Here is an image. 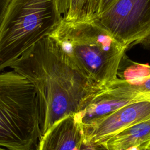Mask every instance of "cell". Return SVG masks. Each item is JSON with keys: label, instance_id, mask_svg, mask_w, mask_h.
Wrapping results in <instances>:
<instances>
[{"label": "cell", "instance_id": "6da1fadb", "mask_svg": "<svg viewBox=\"0 0 150 150\" xmlns=\"http://www.w3.org/2000/svg\"><path fill=\"white\" fill-rule=\"evenodd\" d=\"M10 67L26 78L36 90L42 135L59 120L77 113L105 88L86 76L50 36L33 45Z\"/></svg>", "mask_w": 150, "mask_h": 150}, {"label": "cell", "instance_id": "7a4b0ae2", "mask_svg": "<svg viewBox=\"0 0 150 150\" xmlns=\"http://www.w3.org/2000/svg\"><path fill=\"white\" fill-rule=\"evenodd\" d=\"M49 36L96 83L106 87L117 79L118 67L127 49L93 20L70 22L62 19Z\"/></svg>", "mask_w": 150, "mask_h": 150}, {"label": "cell", "instance_id": "3957f363", "mask_svg": "<svg viewBox=\"0 0 150 150\" xmlns=\"http://www.w3.org/2000/svg\"><path fill=\"white\" fill-rule=\"evenodd\" d=\"M41 137L33 86L14 70L0 72V146L38 150Z\"/></svg>", "mask_w": 150, "mask_h": 150}, {"label": "cell", "instance_id": "277c9868", "mask_svg": "<svg viewBox=\"0 0 150 150\" xmlns=\"http://www.w3.org/2000/svg\"><path fill=\"white\" fill-rule=\"evenodd\" d=\"M63 19L60 0H11L0 25V72Z\"/></svg>", "mask_w": 150, "mask_h": 150}, {"label": "cell", "instance_id": "5b68a950", "mask_svg": "<svg viewBox=\"0 0 150 150\" xmlns=\"http://www.w3.org/2000/svg\"><path fill=\"white\" fill-rule=\"evenodd\" d=\"M93 20L127 49L150 34V0H116Z\"/></svg>", "mask_w": 150, "mask_h": 150}, {"label": "cell", "instance_id": "8992f818", "mask_svg": "<svg viewBox=\"0 0 150 150\" xmlns=\"http://www.w3.org/2000/svg\"><path fill=\"white\" fill-rule=\"evenodd\" d=\"M149 119L150 100L135 101L104 118L81 125L83 141L103 143L127 128Z\"/></svg>", "mask_w": 150, "mask_h": 150}, {"label": "cell", "instance_id": "52a82bcc", "mask_svg": "<svg viewBox=\"0 0 150 150\" xmlns=\"http://www.w3.org/2000/svg\"><path fill=\"white\" fill-rule=\"evenodd\" d=\"M83 140L81 125L74 114L62 118L42 135L38 150H79Z\"/></svg>", "mask_w": 150, "mask_h": 150}, {"label": "cell", "instance_id": "ba28073f", "mask_svg": "<svg viewBox=\"0 0 150 150\" xmlns=\"http://www.w3.org/2000/svg\"><path fill=\"white\" fill-rule=\"evenodd\" d=\"M137 101L119 95L106 87L94 96L76 114L75 119L81 125H87L104 118L121 107Z\"/></svg>", "mask_w": 150, "mask_h": 150}, {"label": "cell", "instance_id": "9c48e42d", "mask_svg": "<svg viewBox=\"0 0 150 150\" xmlns=\"http://www.w3.org/2000/svg\"><path fill=\"white\" fill-rule=\"evenodd\" d=\"M150 141V119L120 131L103 142L108 150H129Z\"/></svg>", "mask_w": 150, "mask_h": 150}, {"label": "cell", "instance_id": "30bf717a", "mask_svg": "<svg viewBox=\"0 0 150 150\" xmlns=\"http://www.w3.org/2000/svg\"><path fill=\"white\" fill-rule=\"evenodd\" d=\"M100 0H60L63 19L80 22L94 19L97 15Z\"/></svg>", "mask_w": 150, "mask_h": 150}, {"label": "cell", "instance_id": "8fae6325", "mask_svg": "<svg viewBox=\"0 0 150 150\" xmlns=\"http://www.w3.org/2000/svg\"><path fill=\"white\" fill-rule=\"evenodd\" d=\"M107 89L135 100H150V77L137 83L116 79L105 87Z\"/></svg>", "mask_w": 150, "mask_h": 150}, {"label": "cell", "instance_id": "7c38bea8", "mask_svg": "<svg viewBox=\"0 0 150 150\" xmlns=\"http://www.w3.org/2000/svg\"><path fill=\"white\" fill-rule=\"evenodd\" d=\"M150 77V65L135 62L124 53L120 60L117 78L131 83L141 82Z\"/></svg>", "mask_w": 150, "mask_h": 150}, {"label": "cell", "instance_id": "4fadbf2b", "mask_svg": "<svg viewBox=\"0 0 150 150\" xmlns=\"http://www.w3.org/2000/svg\"><path fill=\"white\" fill-rule=\"evenodd\" d=\"M79 150H108L106 145L101 142H85L83 140L82 144Z\"/></svg>", "mask_w": 150, "mask_h": 150}, {"label": "cell", "instance_id": "5bb4252c", "mask_svg": "<svg viewBox=\"0 0 150 150\" xmlns=\"http://www.w3.org/2000/svg\"><path fill=\"white\" fill-rule=\"evenodd\" d=\"M115 1L116 0H100L97 16L104 13L108 9H109L110 6L115 2Z\"/></svg>", "mask_w": 150, "mask_h": 150}, {"label": "cell", "instance_id": "9a60e30c", "mask_svg": "<svg viewBox=\"0 0 150 150\" xmlns=\"http://www.w3.org/2000/svg\"><path fill=\"white\" fill-rule=\"evenodd\" d=\"M11 0H0V25Z\"/></svg>", "mask_w": 150, "mask_h": 150}, {"label": "cell", "instance_id": "2e32d148", "mask_svg": "<svg viewBox=\"0 0 150 150\" xmlns=\"http://www.w3.org/2000/svg\"><path fill=\"white\" fill-rule=\"evenodd\" d=\"M149 145H150V141H148L140 145H138L137 146L132 148L129 150H149Z\"/></svg>", "mask_w": 150, "mask_h": 150}, {"label": "cell", "instance_id": "e0dca14e", "mask_svg": "<svg viewBox=\"0 0 150 150\" xmlns=\"http://www.w3.org/2000/svg\"><path fill=\"white\" fill-rule=\"evenodd\" d=\"M138 44H141L145 48L149 49V47H150V34L148 36H146V38H145L144 39H143L142 40L139 41L138 43Z\"/></svg>", "mask_w": 150, "mask_h": 150}, {"label": "cell", "instance_id": "ac0fdd59", "mask_svg": "<svg viewBox=\"0 0 150 150\" xmlns=\"http://www.w3.org/2000/svg\"><path fill=\"white\" fill-rule=\"evenodd\" d=\"M0 150H9V149H8L6 148H3L2 146H0Z\"/></svg>", "mask_w": 150, "mask_h": 150}, {"label": "cell", "instance_id": "d6986e66", "mask_svg": "<svg viewBox=\"0 0 150 150\" xmlns=\"http://www.w3.org/2000/svg\"><path fill=\"white\" fill-rule=\"evenodd\" d=\"M149 150H150V145H149Z\"/></svg>", "mask_w": 150, "mask_h": 150}, {"label": "cell", "instance_id": "ffe728a7", "mask_svg": "<svg viewBox=\"0 0 150 150\" xmlns=\"http://www.w3.org/2000/svg\"><path fill=\"white\" fill-rule=\"evenodd\" d=\"M149 49H150V47H149Z\"/></svg>", "mask_w": 150, "mask_h": 150}]
</instances>
